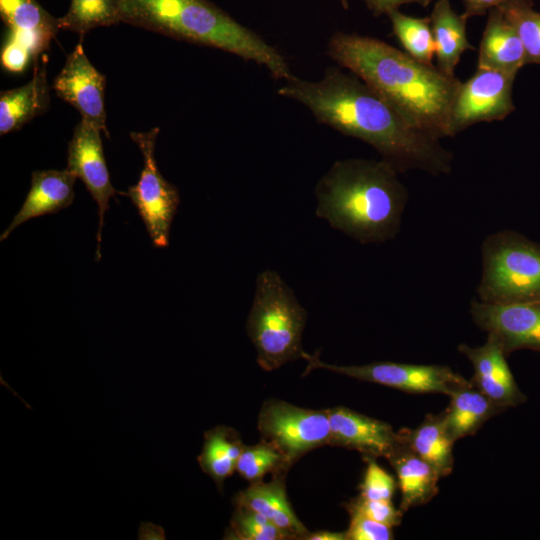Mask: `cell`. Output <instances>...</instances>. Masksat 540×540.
<instances>
[{"instance_id": "obj_1", "label": "cell", "mask_w": 540, "mask_h": 540, "mask_svg": "<svg viewBox=\"0 0 540 540\" xmlns=\"http://www.w3.org/2000/svg\"><path fill=\"white\" fill-rule=\"evenodd\" d=\"M278 94L307 107L320 123L372 146L399 173L449 174L453 155L439 140L411 127L355 74L328 67L318 81L290 76Z\"/></svg>"}, {"instance_id": "obj_2", "label": "cell", "mask_w": 540, "mask_h": 540, "mask_svg": "<svg viewBox=\"0 0 540 540\" xmlns=\"http://www.w3.org/2000/svg\"><path fill=\"white\" fill-rule=\"evenodd\" d=\"M327 54L374 89L411 127L437 140L449 137L450 109L461 84L456 77L356 33H334Z\"/></svg>"}, {"instance_id": "obj_3", "label": "cell", "mask_w": 540, "mask_h": 540, "mask_svg": "<svg viewBox=\"0 0 540 540\" xmlns=\"http://www.w3.org/2000/svg\"><path fill=\"white\" fill-rule=\"evenodd\" d=\"M398 174L384 159L338 160L316 185L315 214L362 244L391 240L408 201Z\"/></svg>"}, {"instance_id": "obj_4", "label": "cell", "mask_w": 540, "mask_h": 540, "mask_svg": "<svg viewBox=\"0 0 540 540\" xmlns=\"http://www.w3.org/2000/svg\"><path fill=\"white\" fill-rule=\"evenodd\" d=\"M120 19L253 61L276 79L292 76L286 58L275 47L208 0H120Z\"/></svg>"}, {"instance_id": "obj_5", "label": "cell", "mask_w": 540, "mask_h": 540, "mask_svg": "<svg viewBox=\"0 0 540 540\" xmlns=\"http://www.w3.org/2000/svg\"><path fill=\"white\" fill-rule=\"evenodd\" d=\"M307 312L278 272L267 269L255 281L246 331L259 366L272 371L302 358Z\"/></svg>"}, {"instance_id": "obj_6", "label": "cell", "mask_w": 540, "mask_h": 540, "mask_svg": "<svg viewBox=\"0 0 540 540\" xmlns=\"http://www.w3.org/2000/svg\"><path fill=\"white\" fill-rule=\"evenodd\" d=\"M479 300L492 304L540 301V243L502 230L482 243Z\"/></svg>"}, {"instance_id": "obj_7", "label": "cell", "mask_w": 540, "mask_h": 540, "mask_svg": "<svg viewBox=\"0 0 540 540\" xmlns=\"http://www.w3.org/2000/svg\"><path fill=\"white\" fill-rule=\"evenodd\" d=\"M258 429L262 440L282 454L286 467L307 452L330 444L331 438L327 409H306L275 399L264 402Z\"/></svg>"}, {"instance_id": "obj_8", "label": "cell", "mask_w": 540, "mask_h": 540, "mask_svg": "<svg viewBox=\"0 0 540 540\" xmlns=\"http://www.w3.org/2000/svg\"><path fill=\"white\" fill-rule=\"evenodd\" d=\"M159 128L147 132H131L130 137L138 145L144 166L136 185L130 186L126 195L138 210L155 247L168 246L173 218L180 203L175 185L160 173L154 156Z\"/></svg>"}, {"instance_id": "obj_9", "label": "cell", "mask_w": 540, "mask_h": 540, "mask_svg": "<svg viewBox=\"0 0 540 540\" xmlns=\"http://www.w3.org/2000/svg\"><path fill=\"white\" fill-rule=\"evenodd\" d=\"M308 370L325 369L351 378L392 387L408 393H443L471 385L460 374L443 365L406 364L390 361L366 365H334L323 362L317 354L304 351Z\"/></svg>"}, {"instance_id": "obj_10", "label": "cell", "mask_w": 540, "mask_h": 540, "mask_svg": "<svg viewBox=\"0 0 540 540\" xmlns=\"http://www.w3.org/2000/svg\"><path fill=\"white\" fill-rule=\"evenodd\" d=\"M0 14L8 29L1 65L21 73L49 46L60 30L59 20L36 0H0Z\"/></svg>"}, {"instance_id": "obj_11", "label": "cell", "mask_w": 540, "mask_h": 540, "mask_svg": "<svg viewBox=\"0 0 540 540\" xmlns=\"http://www.w3.org/2000/svg\"><path fill=\"white\" fill-rule=\"evenodd\" d=\"M517 74L477 68L461 83L449 114L448 133L454 136L479 122L503 120L515 110L512 98Z\"/></svg>"}, {"instance_id": "obj_12", "label": "cell", "mask_w": 540, "mask_h": 540, "mask_svg": "<svg viewBox=\"0 0 540 540\" xmlns=\"http://www.w3.org/2000/svg\"><path fill=\"white\" fill-rule=\"evenodd\" d=\"M470 314L475 324L498 342L506 356L521 349L540 352V301L492 304L473 300Z\"/></svg>"}, {"instance_id": "obj_13", "label": "cell", "mask_w": 540, "mask_h": 540, "mask_svg": "<svg viewBox=\"0 0 540 540\" xmlns=\"http://www.w3.org/2000/svg\"><path fill=\"white\" fill-rule=\"evenodd\" d=\"M101 130L89 121L82 119L75 127L68 143L66 169L86 186L98 205L99 227L97 232V260L100 259L101 232L104 214L109 208L111 197L119 193L111 184L107 169Z\"/></svg>"}, {"instance_id": "obj_14", "label": "cell", "mask_w": 540, "mask_h": 540, "mask_svg": "<svg viewBox=\"0 0 540 540\" xmlns=\"http://www.w3.org/2000/svg\"><path fill=\"white\" fill-rule=\"evenodd\" d=\"M105 76L89 61L82 37L54 79L56 95L72 105L85 119L108 136L104 106Z\"/></svg>"}, {"instance_id": "obj_15", "label": "cell", "mask_w": 540, "mask_h": 540, "mask_svg": "<svg viewBox=\"0 0 540 540\" xmlns=\"http://www.w3.org/2000/svg\"><path fill=\"white\" fill-rule=\"evenodd\" d=\"M330 445L357 450L365 456L389 458L403 443L400 431L386 422L346 407L327 409Z\"/></svg>"}, {"instance_id": "obj_16", "label": "cell", "mask_w": 540, "mask_h": 540, "mask_svg": "<svg viewBox=\"0 0 540 540\" xmlns=\"http://www.w3.org/2000/svg\"><path fill=\"white\" fill-rule=\"evenodd\" d=\"M458 351L474 368L473 386L502 410L527 400L513 377L504 351L492 336L488 335L486 342L479 347L460 344Z\"/></svg>"}, {"instance_id": "obj_17", "label": "cell", "mask_w": 540, "mask_h": 540, "mask_svg": "<svg viewBox=\"0 0 540 540\" xmlns=\"http://www.w3.org/2000/svg\"><path fill=\"white\" fill-rule=\"evenodd\" d=\"M75 179L67 169L34 171L30 191L19 212L1 234L0 240L7 239L15 228L29 219L69 207L75 196Z\"/></svg>"}, {"instance_id": "obj_18", "label": "cell", "mask_w": 540, "mask_h": 540, "mask_svg": "<svg viewBox=\"0 0 540 540\" xmlns=\"http://www.w3.org/2000/svg\"><path fill=\"white\" fill-rule=\"evenodd\" d=\"M525 64L518 32L499 8L491 9L479 45L477 68L517 74Z\"/></svg>"}, {"instance_id": "obj_19", "label": "cell", "mask_w": 540, "mask_h": 540, "mask_svg": "<svg viewBox=\"0 0 540 540\" xmlns=\"http://www.w3.org/2000/svg\"><path fill=\"white\" fill-rule=\"evenodd\" d=\"M235 505L262 515L282 530L289 539H303L308 533L290 507L284 482L280 478L268 483L261 481L252 483L236 495Z\"/></svg>"}, {"instance_id": "obj_20", "label": "cell", "mask_w": 540, "mask_h": 540, "mask_svg": "<svg viewBox=\"0 0 540 540\" xmlns=\"http://www.w3.org/2000/svg\"><path fill=\"white\" fill-rule=\"evenodd\" d=\"M50 105L45 64L34 67L32 79L25 85L0 94V134L20 129L43 114Z\"/></svg>"}, {"instance_id": "obj_21", "label": "cell", "mask_w": 540, "mask_h": 540, "mask_svg": "<svg viewBox=\"0 0 540 540\" xmlns=\"http://www.w3.org/2000/svg\"><path fill=\"white\" fill-rule=\"evenodd\" d=\"M388 461L397 475L402 513L428 503L438 493L441 475L405 443L388 458Z\"/></svg>"}, {"instance_id": "obj_22", "label": "cell", "mask_w": 540, "mask_h": 540, "mask_svg": "<svg viewBox=\"0 0 540 540\" xmlns=\"http://www.w3.org/2000/svg\"><path fill=\"white\" fill-rule=\"evenodd\" d=\"M430 26L435 45L436 67L445 75L455 77V68L466 50H474L466 34L468 18L457 14L449 0H438L432 9Z\"/></svg>"}, {"instance_id": "obj_23", "label": "cell", "mask_w": 540, "mask_h": 540, "mask_svg": "<svg viewBox=\"0 0 540 540\" xmlns=\"http://www.w3.org/2000/svg\"><path fill=\"white\" fill-rule=\"evenodd\" d=\"M450 403L443 413L444 422L454 441L470 436L502 409L473 384L450 392Z\"/></svg>"}, {"instance_id": "obj_24", "label": "cell", "mask_w": 540, "mask_h": 540, "mask_svg": "<svg viewBox=\"0 0 540 540\" xmlns=\"http://www.w3.org/2000/svg\"><path fill=\"white\" fill-rule=\"evenodd\" d=\"M400 433L404 443L432 465L441 477L452 472L455 441L447 431L443 413L428 415L415 429H403Z\"/></svg>"}, {"instance_id": "obj_25", "label": "cell", "mask_w": 540, "mask_h": 540, "mask_svg": "<svg viewBox=\"0 0 540 540\" xmlns=\"http://www.w3.org/2000/svg\"><path fill=\"white\" fill-rule=\"evenodd\" d=\"M244 448L236 431L216 426L204 434L202 453L197 460L203 472L222 489L224 480L236 471V464Z\"/></svg>"}, {"instance_id": "obj_26", "label": "cell", "mask_w": 540, "mask_h": 540, "mask_svg": "<svg viewBox=\"0 0 540 540\" xmlns=\"http://www.w3.org/2000/svg\"><path fill=\"white\" fill-rule=\"evenodd\" d=\"M58 20L60 29L83 37L94 28L121 22L120 0H71L67 13Z\"/></svg>"}, {"instance_id": "obj_27", "label": "cell", "mask_w": 540, "mask_h": 540, "mask_svg": "<svg viewBox=\"0 0 540 540\" xmlns=\"http://www.w3.org/2000/svg\"><path fill=\"white\" fill-rule=\"evenodd\" d=\"M393 32L407 54L417 61L433 65L435 45L429 18L401 13L398 9L387 14Z\"/></svg>"}, {"instance_id": "obj_28", "label": "cell", "mask_w": 540, "mask_h": 540, "mask_svg": "<svg viewBox=\"0 0 540 540\" xmlns=\"http://www.w3.org/2000/svg\"><path fill=\"white\" fill-rule=\"evenodd\" d=\"M518 32L526 55V62L540 64V13L528 4H508L499 7Z\"/></svg>"}, {"instance_id": "obj_29", "label": "cell", "mask_w": 540, "mask_h": 540, "mask_svg": "<svg viewBox=\"0 0 540 540\" xmlns=\"http://www.w3.org/2000/svg\"><path fill=\"white\" fill-rule=\"evenodd\" d=\"M285 468L282 454L264 440L253 446H244L236 464V471L251 483L261 481L270 471Z\"/></svg>"}, {"instance_id": "obj_30", "label": "cell", "mask_w": 540, "mask_h": 540, "mask_svg": "<svg viewBox=\"0 0 540 540\" xmlns=\"http://www.w3.org/2000/svg\"><path fill=\"white\" fill-rule=\"evenodd\" d=\"M225 539L237 540H283L288 536L262 515L250 509L236 506Z\"/></svg>"}, {"instance_id": "obj_31", "label": "cell", "mask_w": 540, "mask_h": 540, "mask_svg": "<svg viewBox=\"0 0 540 540\" xmlns=\"http://www.w3.org/2000/svg\"><path fill=\"white\" fill-rule=\"evenodd\" d=\"M367 468L360 485V496L371 500L391 501L396 489L392 475L381 468L373 457L366 456Z\"/></svg>"}, {"instance_id": "obj_32", "label": "cell", "mask_w": 540, "mask_h": 540, "mask_svg": "<svg viewBox=\"0 0 540 540\" xmlns=\"http://www.w3.org/2000/svg\"><path fill=\"white\" fill-rule=\"evenodd\" d=\"M348 512L354 511L372 520L386 524L392 528L400 525L402 511L396 509L391 501L371 500L359 496L347 505Z\"/></svg>"}, {"instance_id": "obj_33", "label": "cell", "mask_w": 540, "mask_h": 540, "mask_svg": "<svg viewBox=\"0 0 540 540\" xmlns=\"http://www.w3.org/2000/svg\"><path fill=\"white\" fill-rule=\"evenodd\" d=\"M350 523L346 533L347 540H390L392 527L372 520L360 513L349 511Z\"/></svg>"}, {"instance_id": "obj_34", "label": "cell", "mask_w": 540, "mask_h": 540, "mask_svg": "<svg viewBox=\"0 0 540 540\" xmlns=\"http://www.w3.org/2000/svg\"><path fill=\"white\" fill-rule=\"evenodd\" d=\"M464 4V15L467 18L477 15H484L491 9L499 8L508 4H528L533 6V0H462Z\"/></svg>"}, {"instance_id": "obj_35", "label": "cell", "mask_w": 540, "mask_h": 540, "mask_svg": "<svg viewBox=\"0 0 540 540\" xmlns=\"http://www.w3.org/2000/svg\"><path fill=\"white\" fill-rule=\"evenodd\" d=\"M369 10L376 16L388 14L393 10H397L401 5L409 3H417L423 7L430 4L432 0H363Z\"/></svg>"}, {"instance_id": "obj_36", "label": "cell", "mask_w": 540, "mask_h": 540, "mask_svg": "<svg viewBox=\"0 0 540 540\" xmlns=\"http://www.w3.org/2000/svg\"><path fill=\"white\" fill-rule=\"evenodd\" d=\"M303 539L306 540H347L345 532L319 531L307 533Z\"/></svg>"}, {"instance_id": "obj_37", "label": "cell", "mask_w": 540, "mask_h": 540, "mask_svg": "<svg viewBox=\"0 0 540 540\" xmlns=\"http://www.w3.org/2000/svg\"><path fill=\"white\" fill-rule=\"evenodd\" d=\"M344 9L349 8V0H339Z\"/></svg>"}]
</instances>
